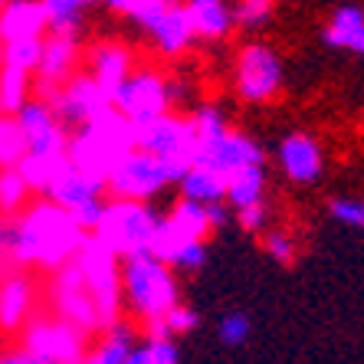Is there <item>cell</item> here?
I'll return each instance as SVG.
<instances>
[{"mask_svg":"<svg viewBox=\"0 0 364 364\" xmlns=\"http://www.w3.org/2000/svg\"><path fill=\"white\" fill-rule=\"evenodd\" d=\"M85 237H89V230L66 207L40 194V200H30L10 223V266L56 272L60 266L76 259Z\"/></svg>","mask_w":364,"mask_h":364,"instance_id":"6da1fadb","label":"cell"},{"mask_svg":"<svg viewBox=\"0 0 364 364\" xmlns=\"http://www.w3.org/2000/svg\"><path fill=\"white\" fill-rule=\"evenodd\" d=\"M135 148V125L128 115H122L115 105H109L105 112H99L95 119H89L85 125L69 132L66 154L69 161L82 168L85 174H92L105 184L109 171Z\"/></svg>","mask_w":364,"mask_h":364,"instance_id":"7a4b0ae2","label":"cell"},{"mask_svg":"<svg viewBox=\"0 0 364 364\" xmlns=\"http://www.w3.org/2000/svg\"><path fill=\"white\" fill-rule=\"evenodd\" d=\"M122 302L141 322L161 318L171 305L181 302L174 269L151 250L122 256Z\"/></svg>","mask_w":364,"mask_h":364,"instance_id":"3957f363","label":"cell"},{"mask_svg":"<svg viewBox=\"0 0 364 364\" xmlns=\"http://www.w3.org/2000/svg\"><path fill=\"white\" fill-rule=\"evenodd\" d=\"M164 213H158L151 207V200H132V197H109L102 207L99 223L92 227V233L99 240L115 250L119 256L144 253L151 250V240L158 233Z\"/></svg>","mask_w":364,"mask_h":364,"instance_id":"277c9868","label":"cell"},{"mask_svg":"<svg viewBox=\"0 0 364 364\" xmlns=\"http://www.w3.org/2000/svg\"><path fill=\"white\" fill-rule=\"evenodd\" d=\"M187 164L181 161H164L158 154L144 151V148H132L105 178V194L109 197H132V200H154L161 197L168 187H178L181 174Z\"/></svg>","mask_w":364,"mask_h":364,"instance_id":"5b68a950","label":"cell"},{"mask_svg":"<svg viewBox=\"0 0 364 364\" xmlns=\"http://www.w3.org/2000/svg\"><path fill=\"white\" fill-rule=\"evenodd\" d=\"M76 263L82 269L85 289L92 292V302L99 309L102 328L122 318V256L112 250L105 240H99L95 233H89L82 243V250L76 253Z\"/></svg>","mask_w":364,"mask_h":364,"instance_id":"8992f818","label":"cell"},{"mask_svg":"<svg viewBox=\"0 0 364 364\" xmlns=\"http://www.w3.org/2000/svg\"><path fill=\"white\" fill-rule=\"evenodd\" d=\"M89 331H82L79 325L66 322L60 315H40L33 322L23 325V348L33 364H79L89 355Z\"/></svg>","mask_w":364,"mask_h":364,"instance_id":"52a82bcc","label":"cell"},{"mask_svg":"<svg viewBox=\"0 0 364 364\" xmlns=\"http://www.w3.org/2000/svg\"><path fill=\"white\" fill-rule=\"evenodd\" d=\"M112 105L132 119V125L158 119L161 112L174 109V92L171 79H164L158 69H132L115 89H112Z\"/></svg>","mask_w":364,"mask_h":364,"instance_id":"ba28073f","label":"cell"},{"mask_svg":"<svg viewBox=\"0 0 364 364\" xmlns=\"http://www.w3.org/2000/svg\"><path fill=\"white\" fill-rule=\"evenodd\" d=\"M135 144L144 151L158 154L164 161H181L191 164L197 148V132L191 115H178V112H161L158 119L135 125Z\"/></svg>","mask_w":364,"mask_h":364,"instance_id":"9c48e42d","label":"cell"},{"mask_svg":"<svg viewBox=\"0 0 364 364\" xmlns=\"http://www.w3.org/2000/svg\"><path fill=\"white\" fill-rule=\"evenodd\" d=\"M282 89V60L266 43H246L237 56V92L246 102H269Z\"/></svg>","mask_w":364,"mask_h":364,"instance_id":"30bf717a","label":"cell"},{"mask_svg":"<svg viewBox=\"0 0 364 364\" xmlns=\"http://www.w3.org/2000/svg\"><path fill=\"white\" fill-rule=\"evenodd\" d=\"M50 302H53V309H56V315H60V318L79 325L82 331H89V335L102 331L99 309H95V302H92V292L85 289L82 269H79L76 259H73V263H66V266H60V269L53 272Z\"/></svg>","mask_w":364,"mask_h":364,"instance_id":"8fae6325","label":"cell"},{"mask_svg":"<svg viewBox=\"0 0 364 364\" xmlns=\"http://www.w3.org/2000/svg\"><path fill=\"white\" fill-rule=\"evenodd\" d=\"M263 161V148L246 135V132H237V128H220L207 138H197L194 158L191 164H203V168H213L217 174H233L243 164H259Z\"/></svg>","mask_w":364,"mask_h":364,"instance_id":"7c38bea8","label":"cell"},{"mask_svg":"<svg viewBox=\"0 0 364 364\" xmlns=\"http://www.w3.org/2000/svg\"><path fill=\"white\" fill-rule=\"evenodd\" d=\"M109 105H112L109 89H105L92 73H73V76L60 85V95L53 102V109H56V115H60L63 122H66L69 132L85 125L89 119H95V115L105 112Z\"/></svg>","mask_w":364,"mask_h":364,"instance_id":"4fadbf2b","label":"cell"},{"mask_svg":"<svg viewBox=\"0 0 364 364\" xmlns=\"http://www.w3.org/2000/svg\"><path fill=\"white\" fill-rule=\"evenodd\" d=\"M17 119L26 135V151H66L69 128H66V122L56 115L53 102L30 95L17 109Z\"/></svg>","mask_w":364,"mask_h":364,"instance_id":"5bb4252c","label":"cell"},{"mask_svg":"<svg viewBox=\"0 0 364 364\" xmlns=\"http://www.w3.org/2000/svg\"><path fill=\"white\" fill-rule=\"evenodd\" d=\"M276 161L279 171L296 184H315L325 171V151L318 138L309 132H289L276 148Z\"/></svg>","mask_w":364,"mask_h":364,"instance_id":"9a60e30c","label":"cell"},{"mask_svg":"<svg viewBox=\"0 0 364 364\" xmlns=\"http://www.w3.org/2000/svg\"><path fill=\"white\" fill-rule=\"evenodd\" d=\"M36 286L20 266L0 276V331H23L33 315Z\"/></svg>","mask_w":364,"mask_h":364,"instance_id":"2e32d148","label":"cell"},{"mask_svg":"<svg viewBox=\"0 0 364 364\" xmlns=\"http://www.w3.org/2000/svg\"><path fill=\"white\" fill-rule=\"evenodd\" d=\"M144 33L151 36V43L164 53V56H181V53L191 50V46H194V40H197L194 26H191V17H187L184 0L171 4L161 17H158L151 26H148V30H144Z\"/></svg>","mask_w":364,"mask_h":364,"instance_id":"e0dca14e","label":"cell"},{"mask_svg":"<svg viewBox=\"0 0 364 364\" xmlns=\"http://www.w3.org/2000/svg\"><path fill=\"white\" fill-rule=\"evenodd\" d=\"M102 194H105V184H102L99 178H92V174H85L82 168H76L73 161H66V168L43 191V197L56 200L60 207H66V210H76L85 200H95V197H102Z\"/></svg>","mask_w":364,"mask_h":364,"instance_id":"ac0fdd59","label":"cell"},{"mask_svg":"<svg viewBox=\"0 0 364 364\" xmlns=\"http://www.w3.org/2000/svg\"><path fill=\"white\" fill-rule=\"evenodd\" d=\"M79 66V40L73 33H50L43 40V56L33 76L50 82H66Z\"/></svg>","mask_w":364,"mask_h":364,"instance_id":"d6986e66","label":"cell"},{"mask_svg":"<svg viewBox=\"0 0 364 364\" xmlns=\"http://www.w3.org/2000/svg\"><path fill=\"white\" fill-rule=\"evenodd\" d=\"M187 17H191V26H194L197 40L203 43H217L227 40L230 30H233V7L227 0H184Z\"/></svg>","mask_w":364,"mask_h":364,"instance_id":"ffe728a7","label":"cell"},{"mask_svg":"<svg viewBox=\"0 0 364 364\" xmlns=\"http://www.w3.org/2000/svg\"><path fill=\"white\" fill-rule=\"evenodd\" d=\"M138 338L135 328L128 322H112L102 331H95V341L89 345V355L85 361L89 364H128L132 361V351H135Z\"/></svg>","mask_w":364,"mask_h":364,"instance_id":"44dd1931","label":"cell"},{"mask_svg":"<svg viewBox=\"0 0 364 364\" xmlns=\"http://www.w3.org/2000/svg\"><path fill=\"white\" fill-rule=\"evenodd\" d=\"M46 33V14L40 0H7L0 10V36L4 40H23V36Z\"/></svg>","mask_w":364,"mask_h":364,"instance_id":"7402d4cb","label":"cell"},{"mask_svg":"<svg viewBox=\"0 0 364 364\" xmlns=\"http://www.w3.org/2000/svg\"><path fill=\"white\" fill-rule=\"evenodd\" d=\"M132 69H135L132 50L122 46V43H95L92 50H89V73L109 89V95Z\"/></svg>","mask_w":364,"mask_h":364,"instance_id":"603a6c76","label":"cell"},{"mask_svg":"<svg viewBox=\"0 0 364 364\" xmlns=\"http://www.w3.org/2000/svg\"><path fill=\"white\" fill-rule=\"evenodd\" d=\"M322 40L335 50H355L361 46L364 40V7L358 4H341L335 14H331L328 26H325Z\"/></svg>","mask_w":364,"mask_h":364,"instance_id":"cb8c5ba5","label":"cell"},{"mask_svg":"<svg viewBox=\"0 0 364 364\" xmlns=\"http://www.w3.org/2000/svg\"><path fill=\"white\" fill-rule=\"evenodd\" d=\"M178 197H191L197 203L223 200L227 197V178L217 174L213 168H203V164H187L178 181Z\"/></svg>","mask_w":364,"mask_h":364,"instance_id":"d4e9b609","label":"cell"},{"mask_svg":"<svg viewBox=\"0 0 364 364\" xmlns=\"http://www.w3.org/2000/svg\"><path fill=\"white\" fill-rule=\"evenodd\" d=\"M256 200H266V168L259 164H243L233 174H227V203L233 210L250 207Z\"/></svg>","mask_w":364,"mask_h":364,"instance_id":"484cf974","label":"cell"},{"mask_svg":"<svg viewBox=\"0 0 364 364\" xmlns=\"http://www.w3.org/2000/svg\"><path fill=\"white\" fill-rule=\"evenodd\" d=\"M66 161H69L66 151H26L23 158H20L17 168L26 178L30 191H33V194H43V191L53 184V178L66 168Z\"/></svg>","mask_w":364,"mask_h":364,"instance_id":"4316f807","label":"cell"},{"mask_svg":"<svg viewBox=\"0 0 364 364\" xmlns=\"http://www.w3.org/2000/svg\"><path fill=\"white\" fill-rule=\"evenodd\" d=\"M46 14V33H73L79 36L85 23V10L95 0H40Z\"/></svg>","mask_w":364,"mask_h":364,"instance_id":"83f0119b","label":"cell"},{"mask_svg":"<svg viewBox=\"0 0 364 364\" xmlns=\"http://www.w3.org/2000/svg\"><path fill=\"white\" fill-rule=\"evenodd\" d=\"M164 220L178 230L181 237H207L210 233V220H207V203H197L191 197H178L174 207L164 213Z\"/></svg>","mask_w":364,"mask_h":364,"instance_id":"f1b7e54d","label":"cell"},{"mask_svg":"<svg viewBox=\"0 0 364 364\" xmlns=\"http://www.w3.org/2000/svg\"><path fill=\"white\" fill-rule=\"evenodd\" d=\"M33 95V73L0 63V112H17Z\"/></svg>","mask_w":364,"mask_h":364,"instance_id":"f546056e","label":"cell"},{"mask_svg":"<svg viewBox=\"0 0 364 364\" xmlns=\"http://www.w3.org/2000/svg\"><path fill=\"white\" fill-rule=\"evenodd\" d=\"M26 154V135L17 112H0V168H17Z\"/></svg>","mask_w":364,"mask_h":364,"instance_id":"4dcf8cb0","label":"cell"},{"mask_svg":"<svg viewBox=\"0 0 364 364\" xmlns=\"http://www.w3.org/2000/svg\"><path fill=\"white\" fill-rule=\"evenodd\" d=\"M30 184L20 174V168H0V213L4 217H17L30 203Z\"/></svg>","mask_w":364,"mask_h":364,"instance_id":"1f68e13d","label":"cell"},{"mask_svg":"<svg viewBox=\"0 0 364 364\" xmlns=\"http://www.w3.org/2000/svg\"><path fill=\"white\" fill-rule=\"evenodd\" d=\"M171 4H178V0H105V7H109L112 14L135 20L141 30H148Z\"/></svg>","mask_w":364,"mask_h":364,"instance_id":"d6a6232c","label":"cell"},{"mask_svg":"<svg viewBox=\"0 0 364 364\" xmlns=\"http://www.w3.org/2000/svg\"><path fill=\"white\" fill-rule=\"evenodd\" d=\"M43 40H46V36L4 40V56H0V63H7V66H20V69H26V73H36L40 56H43Z\"/></svg>","mask_w":364,"mask_h":364,"instance_id":"836d02e7","label":"cell"},{"mask_svg":"<svg viewBox=\"0 0 364 364\" xmlns=\"http://www.w3.org/2000/svg\"><path fill=\"white\" fill-rule=\"evenodd\" d=\"M181 348L174 338H144L135 345L128 364H178Z\"/></svg>","mask_w":364,"mask_h":364,"instance_id":"e575fe53","label":"cell"},{"mask_svg":"<svg viewBox=\"0 0 364 364\" xmlns=\"http://www.w3.org/2000/svg\"><path fill=\"white\" fill-rule=\"evenodd\" d=\"M164 263H168L174 272H200L203 263H207V243H203L200 237L181 240V243L168 253Z\"/></svg>","mask_w":364,"mask_h":364,"instance_id":"d590c367","label":"cell"},{"mask_svg":"<svg viewBox=\"0 0 364 364\" xmlns=\"http://www.w3.org/2000/svg\"><path fill=\"white\" fill-rule=\"evenodd\" d=\"M272 7H276V0H237L233 20H237L243 30H259L263 23H269Z\"/></svg>","mask_w":364,"mask_h":364,"instance_id":"8d00e7d4","label":"cell"},{"mask_svg":"<svg viewBox=\"0 0 364 364\" xmlns=\"http://www.w3.org/2000/svg\"><path fill=\"white\" fill-rule=\"evenodd\" d=\"M217 338H220L227 348H243L246 341H250V318H246L243 312L223 315L220 328H217Z\"/></svg>","mask_w":364,"mask_h":364,"instance_id":"74e56055","label":"cell"},{"mask_svg":"<svg viewBox=\"0 0 364 364\" xmlns=\"http://www.w3.org/2000/svg\"><path fill=\"white\" fill-rule=\"evenodd\" d=\"M328 213L331 220L345 223V227L364 230V200H358V197H335L328 203Z\"/></svg>","mask_w":364,"mask_h":364,"instance_id":"f35d334b","label":"cell"},{"mask_svg":"<svg viewBox=\"0 0 364 364\" xmlns=\"http://www.w3.org/2000/svg\"><path fill=\"white\" fill-rule=\"evenodd\" d=\"M263 250L282 266H289L292 259H296V240L289 237L286 230H269V233L263 237Z\"/></svg>","mask_w":364,"mask_h":364,"instance_id":"ab89813d","label":"cell"},{"mask_svg":"<svg viewBox=\"0 0 364 364\" xmlns=\"http://www.w3.org/2000/svg\"><path fill=\"white\" fill-rule=\"evenodd\" d=\"M164 318V325H168V331L178 338V335H187V331H194L197 325H200V318H197V312L194 309H187V305H171L168 312L161 315Z\"/></svg>","mask_w":364,"mask_h":364,"instance_id":"60d3db41","label":"cell"},{"mask_svg":"<svg viewBox=\"0 0 364 364\" xmlns=\"http://www.w3.org/2000/svg\"><path fill=\"white\" fill-rule=\"evenodd\" d=\"M191 122H194L197 138H207V135H213V132L227 128V119H223V112L217 109V105H197Z\"/></svg>","mask_w":364,"mask_h":364,"instance_id":"b9f144b4","label":"cell"},{"mask_svg":"<svg viewBox=\"0 0 364 364\" xmlns=\"http://www.w3.org/2000/svg\"><path fill=\"white\" fill-rule=\"evenodd\" d=\"M266 217H269V210H266V200H256V203H250V207H240V210H237L240 227L250 230V233L263 230L266 227Z\"/></svg>","mask_w":364,"mask_h":364,"instance_id":"7bdbcfd3","label":"cell"},{"mask_svg":"<svg viewBox=\"0 0 364 364\" xmlns=\"http://www.w3.org/2000/svg\"><path fill=\"white\" fill-rule=\"evenodd\" d=\"M102 207H105V197H95V200H85L82 207H76V210H69V213H73V217H76V220L92 233V227L99 223V217H102Z\"/></svg>","mask_w":364,"mask_h":364,"instance_id":"ee69618b","label":"cell"},{"mask_svg":"<svg viewBox=\"0 0 364 364\" xmlns=\"http://www.w3.org/2000/svg\"><path fill=\"white\" fill-rule=\"evenodd\" d=\"M230 210H233V207L227 203V197H223V200H210V203H207V220H210V230L227 227Z\"/></svg>","mask_w":364,"mask_h":364,"instance_id":"f6af8a7d","label":"cell"},{"mask_svg":"<svg viewBox=\"0 0 364 364\" xmlns=\"http://www.w3.org/2000/svg\"><path fill=\"white\" fill-rule=\"evenodd\" d=\"M7 237H10V223H4V213H0V266L10 263V253H7Z\"/></svg>","mask_w":364,"mask_h":364,"instance_id":"bcb514c9","label":"cell"},{"mask_svg":"<svg viewBox=\"0 0 364 364\" xmlns=\"http://www.w3.org/2000/svg\"><path fill=\"white\" fill-rule=\"evenodd\" d=\"M0 56H4V36H0Z\"/></svg>","mask_w":364,"mask_h":364,"instance_id":"7dc6e473","label":"cell"},{"mask_svg":"<svg viewBox=\"0 0 364 364\" xmlns=\"http://www.w3.org/2000/svg\"><path fill=\"white\" fill-rule=\"evenodd\" d=\"M358 53H361V56H364V40H361V46H358Z\"/></svg>","mask_w":364,"mask_h":364,"instance_id":"c3c4849f","label":"cell"},{"mask_svg":"<svg viewBox=\"0 0 364 364\" xmlns=\"http://www.w3.org/2000/svg\"><path fill=\"white\" fill-rule=\"evenodd\" d=\"M4 4H7V0H0V10H4Z\"/></svg>","mask_w":364,"mask_h":364,"instance_id":"681fc988","label":"cell"}]
</instances>
